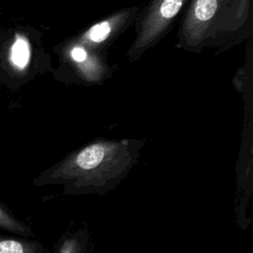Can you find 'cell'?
Wrapping results in <instances>:
<instances>
[{
	"label": "cell",
	"mask_w": 253,
	"mask_h": 253,
	"mask_svg": "<svg viewBox=\"0 0 253 253\" xmlns=\"http://www.w3.org/2000/svg\"><path fill=\"white\" fill-rule=\"evenodd\" d=\"M141 138H96L68 152L34 179L35 186H62L65 196H104L137 163Z\"/></svg>",
	"instance_id": "obj_1"
},
{
	"label": "cell",
	"mask_w": 253,
	"mask_h": 253,
	"mask_svg": "<svg viewBox=\"0 0 253 253\" xmlns=\"http://www.w3.org/2000/svg\"><path fill=\"white\" fill-rule=\"evenodd\" d=\"M176 48L221 53L252 34L251 0H189L182 12Z\"/></svg>",
	"instance_id": "obj_2"
},
{
	"label": "cell",
	"mask_w": 253,
	"mask_h": 253,
	"mask_svg": "<svg viewBox=\"0 0 253 253\" xmlns=\"http://www.w3.org/2000/svg\"><path fill=\"white\" fill-rule=\"evenodd\" d=\"M48 70H51L50 56L38 30L16 28L5 37L0 45V72L8 78V84L20 86Z\"/></svg>",
	"instance_id": "obj_3"
},
{
	"label": "cell",
	"mask_w": 253,
	"mask_h": 253,
	"mask_svg": "<svg viewBox=\"0 0 253 253\" xmlns=\"http://www.w3.org/2000/svg\"><path fill=\"white\" fill-rule=\"evenodd\" d=\"M58 56V66L53 77L65 84L93 86L104 84L113 75L108 55L88 50L67 38L53 47Z\"/></svg>",
	"instance_id": "obj_4"
},
{
	"label": "cell",
	"mask_w": 253,
	"mask_h": 253,
	"mask_svg": "<svg viewBox=\"0 0 253 253\" xmlns=\"http://www.w3.org/2000/svg\"><path fill=\"white\" fill-rule=\"evenodd\" d=\"M189 0H148L140 8L134 23L135 36L126 51V60L134 62L159 43L172 30Z\"/></svg>",
	"instance_id": "obj_5"
},
{
	"label": "cell",
	"mask_w": 253,
	"mask_h": 253,
	"mask_svg": "<svg viewBox=\"0 0 253 253\" xmlns=\"http://www.w3.org/2000/svg\"><path fill=\"white\" fill-rule=\"evenodd\" d=\"M140 8L138 5L121 8L69 38L90 51L108 55L110 46L134 25Z\"/></svg>",
	"instance_id": "obj_6"
},
{
	"label": "cell",
	"mask_w": 253,
	"mask_h": 253,
	"mask_svg": "<svg viewBox=\"0 0 253 253\" xmlns=\"http://www.w3.org/2000/svg\"><path fill=\"white\" fill-rule=\"evenodd\" d=\"M90 232L85 224L67 228L57 241L54 253H91Z\"/></svg>",
	"instance_id": "obj_7"
},
{
	"label": "cell",
	"mask_w": 253,
	"mask_h": 253,
	"mask_svg": "<svg viewBox=\"0 0 253 253\" xmlns=\"http://www.w3.org/2000/svg\"><path fill=\"white\" fill-rule=\"evenodd\" d=\"M0 253H46L43 246L35 240L12 238L0 235Z\"/></svg>",
	"instance_id": "obj_8"
},
{
	"label": "cell",
	"mask_w": 253,
	"mask_h": 253,
	"mask_svg": "<svg viewBox=\"0 0 253 253\" xmlns=\"http://www.w3.org/2000/svg\"><path fill=\"white\" fill-rule=\"evenodd\" d=\"M0 228L10 231L12 233L21 235L23 237L32 236L34 233L32 229L24 222L16 218L11 212L0 205Z\"/></svg>",
	"instance_id": "obj_9"
}]
</instances>
